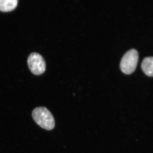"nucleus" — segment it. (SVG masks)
<instances>
[{
  "label": "nucleus",
  "mask_w": 153,
  "mask_h": 153,
  "mask_svg": "<svg viewBox=\"0 0 153 153\" xmlns=\"http://www.w3.org/2000/svg\"><path fill=\"white\" fill-rule=\"evenodd\" d=\"M32 117L36 123L42 128L52 130L55 127L54 118L51 112L44 107H39L33 110Z\"/></svg>",
  "instance_id": "f257e3e1"
},
{
  "label": "nucleus",
  "mask_w": 153,
  "mask_h": 153,
  "mask_svg": "<svg viewBox=\"0 0 153 153\" xmlns=\"http://www.w3.org/2000/svg\"><path fill=\"white\" fill-rule=\"evenodd\" d=\"M138 60L137 51L134 49L129 50L121 60L120 67L122 71L126 74H131L135 70Z\"/></svg>",
  "instance_id": "f03ea898"
},
{
  "label": "nucleus",
  "mask_w": 153,
  "mask_h": 153,
  "mask_svg": "<svg viewBox=\"0 0 153 153\" xmlns=\"http://www.w3.org/2000/svg\"><path fill=\"white\" fill-rule=\"evenodd\" d=\"M27 63L30 70L36 75L43 74L46 70L45 60L38 53H31L28 57Z\"/></svg>",
  "instance_id": "7ed1b4c3"
},
{
  "label": "nucleus",
  "mask_w": 153,
  "mask_h": 153,
  "mask_svg": "<svg viewBox=\"0 0 153 153\" xmlns=\"http://www.w3.org/2000/svg\"><path fill=\"white\" fill-rule=\"evenodd\" d=\"M141 68L146 75L153 76V57H146L142 63Z\"/></svg>",
  "instance_id": "20e7f679"
},
{
  "label": "nucleus",
  "mask_w": 153,
  "mask_h": 153,
  "mask_svg": "<svg viewBox=\"0 0 153 153\" xmlns=\"http://www.w3.org/2000/svg\"><path fill=\"white\" fill-rule=\"evenodd\" d=\"M18 0H0V11L9 12L14 10L18 4Z\"/></svg>",
  "instance_id": "39448f33"
}]
</instances>
